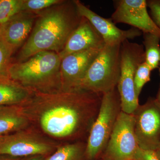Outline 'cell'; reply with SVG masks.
Returning a JSON list of instances; mask_svg holds the SVG:
<instances>
[{
    "label": "cell",
    "instance_id": "1",
    "mask_svg": "<svg viewBox=\"0 0 160 160\" xmlns=\"http://www.w3.org/2000/svg\"><path fill=\"white\" fill-rule=\"evenodd\" d=\"M103 95L78 89L47 94L35 92L23 106L34 110L43 131L50 136L76 140L89 136Z\"/></svg>",
    "mask_w": 160,
    "mask_h": 160
},
{
    "label": "cell",
    "instance_id": "2",
    "mask_svg": "<svg viewBox=\"0 0 160 160\" xmlns=\"http://www.w3.org/2000/svg\"><path fill=\"white\" fill-rule=\"evenodd\" d=\"M36 12L37 17L32 31L20 50L17 62H24L42 51L59 54L82 19L75 0L63 1Z\"/></svg>",
    "mask_w": 160,
    "mask_h": 160
},
{
    "label": "cell",
    "instance_id": "3",
    "mask_svg": "<svg viewBox=\"0 0 160 160\" xmlns=\"http://www.w3.org/2000/svg\"><path fill=\"white\" fill-rule=\"evenodd\" d=\"M61 61L59 54L54 52H41L24 62L12 63L9 78L35 92H60L62 91Z\"/></svg>",
    "mask_w": 160,
    "mask_h": 160
},
{
    "label": "cell",
    "instance_id": "4",
    "mask_svg": "<svg viewBox=\"0 0 160 160\" xmlns=\"http://www.w3.org/2000/svg\"><path fill=\"white\" fill-rule=\"evenodd\" d=\"M121 44L105 46L92 63L78 89L103 95L117 87L120 76Z\"/></svg>",
    "mask_w": 160,
    "mask_h": 160
},
{
    "label": "cell",
    "instance_id": "5",
    "mask_svg": "<svg viewBox=\"0 0 160 160\" xmlns=\"http://www.w3.org/2000/svg\"><path fill=\"white\" fill-rule=\"evenodd\" d=\"M121 111L117 87L103 95L98 113L86 141V160L100 159Z\"/></svg>",
    "mask_w": 160,
    "mask_h": 160
},
{
    "label": "cell",
    "instance_id": "6",
    "mask_svg": "<svg viewBox=\"0 0 160 160\" xmlns=\"http://www.w3.org/2000/svg\"><path fill=\"white\" fill-rule=\"evenodd\" d=\"M120 58L121 72L117 88L122 111L132 114L140 105L135 91L134 79L138 66L145 62L144 46L125 40L121 44Z\"/></svg>",
    "mask_w": 160,
    "mask_h": 160
},
{
    "label": "cell",
    "instance_id": "7",
    "mask_svg": "<svg viewBox=\"0 0 160 160\" xmlns=\"http://www.w3.org/2000/svg\"><path fill=\"white\" fill-rule=\"evenodd\" d=\"M139 148L135 134L133 114L122 111L100 158L102 160H132Z\"/></svg>",
    "mask_w": 160,
    "mask_h": 160
},
{
    "label": "cell",
    "instance_id": "8",
    "mask_svg": "<svg viewBox=\"0 0 160 160\" xmlns=\"http://www.w3.org/2000/svg\"><path fill=\"white\" fill-rule=\"evenodd\" d=\"M51 143L32 131L22 130L0 137V156L25 158L49 156L55 151Z\"/></svg>",
    "mask_w": 160,
    "mask_h": 160
},
{
    "label": "cell",
    "instance_id": "9",
    "mask_svg": "<svg viewBox=\"0 0 160 160\" xmlns=\"http://www.w3.org/2000/svg\"><path fill=\"white\" fill-rule=\"evenodd\" d=\"M134 132L139 147L155 151L160 142V106L150 98L133 112Z\"/></svg>",
    "mask_w": 160,
    "mask_h": 160
},
{
    "label": "cell",
    "instance_id": "10",
    "mask_svg": "<svg viewBox=\"0 0 160 160\" xmlns=\"http://www.w3.org/2000/svg\"><path fill=\"white\" fill-rule=\"evenodd\" d=\"M114 3L115 11L111 19L115 24H128L143 33H151L160 38V29L148 12L147 1L118 0Z\"/></svg>",
    "mask_w": 160,
    "mask_h": 160
},
{
    "label": "cell",
    "instance_id": "11",
    "mask_svg": "<svg viewBox=\"0 0 160 160\" xmlns=\"http://www.w3.org/2000/svg\"><path fill=\"white\" fill-rule=\"evenodd\" d=\"M102 49H90L68 55L61 61L63 91L78 89L89 67Z\"/></svg>",
    "mask_w": 160,
    "mask_h": 160
},
{
    "label": "cell",
    "instance_id": "12",
    "mask_svg": "<svg viewBox=\"0 0 160 160\" xmlns=\"http://www.w3.org/2000/svg\"><path fill=\"white\" fill-rule=\"evenodd\" d=\"M75 2L80 15L87 19L94 26L102 36L106 46L121 44L125 40L132 39L142 33L139 29L133 27L127 30L120 29L111 19L102 17L79 0H75Z\"/></svg>",
    "mask_w": 160,
    "mask_h": 160
},
{
    "label": "cell",
    "instance_id": "13",
    "mask_svg": "<svg viewBox=\"0 0 160 160\" xmlns=\"http://www.w3.org/2000/svg\"><path fill=\"white\" fill-rule=\"evenodd\" d=\"M36 12L21 11L0 25V39L14 52L24 44L34 26Z\"/></svg>",
    "mask_w": 160,
    "mask_h": 160
},
{
    "label": "cell",
    "instance_id": "14",
    "mask_svg": "<svg viewBox=\"0 0 160 160\" xmlns=\"http://www.w3.org/2000/svg\"><path fill=\"white\" fill-rule=\"evenodd\" d=\"M106 46L102 36L86 18L72 33L64 49L59 53L61 59L68 55L90 49H102Z\"/></svg>",
    "mask_w": 160,
    "mask_h": 160
},
{
    "label": "cell",
    "instance_id": "15",
    "mask_svg": "<svg viewBox=\"0 0 160 160\" xmlns=\"http://www.w3.org/2000/svg\"><path fill=\"white\" fill-rule=\"evenodd\" d=\"M29 120L22 105L0 106V137L24 130Z\"/></svg>",
    "mask_w": 160,
    "mask_h": 160
},
{
    "label": "cell",
    "instance_id": "16",
    "mask_svg": "<svg viewBox=\"0 0 160 160\" xmlns=\"http://www.w3.org/2000/svg\"><path fill=\"white\" fill-rule=\"evenodd\" d=\"M34 93L11 79L0 80V106L22 105Z\"/></svg>",
    "mask_w": 160,
    "mask_h": 160
},
{
    "label": "cell",
    "instance_id": "17",
    "mask_svg": "<svg viewBox=\"0 0 160 160\" xmlns=\"http://www.w3.org/2000/svg\"><path fill=\"white\" fill-rule=\"evenodd\" d=\"M86 142L78 141L59 147L44 160H86Z\"/></svg>",
    "mask_w": 160,
    "mask_h": 160
},
{
    "label": "cell",
    "instance_id": "18",
    "mask_svg": "<svg viewBox=\"0 0 160 160\" xmlns=\"http://www.w3.org/2000/svg\"><path fill=\"white\" fill-rule=\"evenodd\" d=\"M145 62L152 70L159 68L160 61V38L151 33H143Z\"/></svg>",
    "mask_w": 160,
    "mask_h": 160
},
{
    "label": "cell",
    "instance_id": "19",
    "mask_svg": "<svg viewBox=\"0 0 160 160\" xmlns=\"http://www.w3.org/2000/svg\"><path fill=\"white\" fill-rule=\"evenodd\" d=\"M23 0H0V25L22 11Z\"/></svg>",
    "mask_w": 160,
    "mask_h": 160
},
{
    "label": "cell",
    "instance_id": "20",
    "mask_svg": "<svg viewBox=\"0 0 160 160\" xmlns=\"http://www.w3.org/2000/svg\"><path fill=\"white\" fill-rule=\"evenodd\" d=\"M13 52L0 39V80L10 79L9 71Z\"/></svg>",
    "mask_w": 160,
    "mask_h": 160
},
{
    "label": "cell",
    "instance_id": "21",
    "mask_svg": "<svg viewBox=\"0 0 160 160\" xmlns=\"http://www.w3.org/2000/svg\"><path fill=\"white\" fill-rule=\"evenodd\" d=\"M152 71L149 66L145 62L138 66L134 79L135 91L138 98L139 97L144 86L150 81Z\"/></svg>",
    "mask_w": 160,
    "mask_h": 160
},
{
    "label": "cell",
    "instance_id": "22",
    "mask_svg": "<svg viewBox=\"0 0 160 160\" xmlns=\"http://www.w3.org/2000/svg\"><path fill=\"white\" fill-rule=\"evenodd\" d=\"M63 0H23L22 11L37 12L57 4Z\"/></svg>",
    "mask_w": 160,
    "mask_h": 160
},
{
    "label": "cell",
    "instance_id": "23",
    "mask_svg": "<svg viewBox=\"0 0 160 160\" xmlns=\"http://www.w3.org/2000/svg\"><path fill=\"white\" fill-rule=\"evenodd\" d=\"M147 5L150 9V16L160 29V0L147 1Z\"/></svg>",
    "mask_w": 160,
    "mask_h": 160
},
{
    "label": "cell",
    "instance_id": "24",
    "mask_svg": "<svg viewBox=\"0 0 160 160\" xmlns=\"http://www.w3.org/2000/svg\"><path fill=\"white\" fill-rule=\"evenodd\" d=\"M132 160H160L155 151L139 148Z\"/></svg>",
    "mask_w": 160,
    "mask_h": 160
},
{
    "label": "cell",
    "instance_id": "25",
    "mask_svg": "<svg viewBox=\"0 0 160 160\" xmlns=\"http://www.w3.org/2000/svg\"><path fill=\"white\" fill-rule=\"evenodd\" d=\"M46 157L43 156H35L30 157L24 158L22 160H44Z\"/></svg>",
    "mask_w": 160,
    "mask_h": 160
},
{
    "label": "cell",
    "instance_id": "26",
    "mask_svg": "<svg viewBox=\"0 0 160 160\" xmlns=\"http://www.w3.org/2000/svg\"><path fill=\"white\" fill-rule=\"evenodd\" d=\"M24 158H4L0 157V160H22Z\"/></svg>",
    "mask_w": 160,
    "mask_h": 160
},
{
    "label": "cell",
    "instance_id": "27",
    "mask_svg": "<svg viewBox=\"0 0 160 160\" xmlns=\"http://www.w3.org/2000/svg\"><path fill=\"white\" fill-rule=\"evenodd\" d=\"M156 153L159 159L160 160V142L158 146L157 149L155 150Z\"/></svg>",
    "mask_w": 160,
    "mask_h": 160
},
{
    "label": "cell",
    "instance_id": "28",
    "mask_svg": "<svg viewBox=\"0 0 160 160\" xmlns=\"http://www.w3.org/2000/svg\"><path fill=\"white\" fill-rule=\"evenodd\" d=\"M156 100L157 102L159 104V105L160 106V87L158 91L157 95V97L156 98Z\"/></svg>",
    "mask_w": 160,
    "mask_h": 160
},
{
    "label": "cell",
    "instance_id": "29",
    "mask_svg": "<svg viewBox=\"0 0 160 160\" xmlns=\"http://www.w3.org/2000/svg\"><path fill=\"white\" fill-rule=\"evenodd\" d=\"M159 74H160V61L159 63Z\"/></svg>",
    "mask_w": 160,
    "mask_h": 160
},
{
    "label": "cell",
    "instance_id": "30",
    "mask_svg": "<svg viewBox=\"0 0 160 160\" xmlns=\"http://www.w3.org/2000/svg\"><path fill=\"white\" fill-rule=\"evenodd\" d=\"M97 160H102V159H99Z\"/></svg>",
    "mask_w": 160,
    "mask_h": 160
}]
</instances>
